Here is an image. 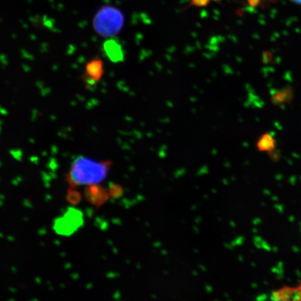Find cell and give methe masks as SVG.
Instances as JSON below:
<instances>
[{
  "label": "cell",
  "mask_w": 301,
  "mask_h": 301,
  "mask_svg": "<svg viewBox=\"0 0 301 301\" xmlns=\"http://www.w3.org/2000/svg\"><path fill=\"white\" fill-rule=\"evenodd\" d=\"M112 164L111 160L97 161L78 156L72 162L65 179L72 188L99 185L107 177Z\"/></svg>",
  "instance_id": "cell-1"
},
{
  "label": "cell",
  "mask_w": 301,
  "mask_h": 301,
  "mask_svg": "<svg viewBox=\"0 0 301 301\" xmlns=\"http://www.w3.org/2000/svg\"><path fill=\"white\" fill-rule=\"evenodd\" d=\"M125 25V15L119 8L111 5L102 6L94 15V30L100 37L112 38L120 33Z\"/></svg>",
  "instance_id": "cell-2"
},
{
  "label": "cell",
  "mask_w": 301,
  "mask_h": 301,
  "mask_svg": "<svg viewBox=\"0 0 301 301\" xmlns=\"http://www.w3.org/2000/svg\"><path fill=\"white\" fill-rule=\"evenodd\" d=\"M83 213L75 208H68L64 214L56 219L54 230L60 235L68 236L73 234L83 225Z\"/></svg>",
  "instance_id": "cell-3"
},
{
  "label": "cell",
  "mask_w": 301,
  "mask_h": 301,
  "mask_svg": "<svg viewBox=\"0 0 301 301\" xmlns=\"http://www.w3.org/2000/svg\"><path fill=\"white\" fill-rule=\"evenodd\" d=\"M85 71L86 73L83 75L84 83L89 87L94 86L103 75L104 65L102 59L96 57L89 61L85 66Z\"/></svg>",
  "instance_id": "cell-4"
},
{
  "label": "cell",
  "mask_w": 301,
  "mask_h": 301,
  "mask_svg": "<svg viewBox=\"0 0 301 301\" xmlns=\"http://www.w3.org/2000/svg\"><path fill=\"white\" fill-rule=\"evenodd\" d=\"M85 196L89 201L94 204H101L108 198L106 190L99 185L87 186L85 191Z\"/></svg>",
  "instance_id": "cell-5"
},
{
  "label": "cell",
  "mask_w": 301,
  "mask_h": 301,
  "mask_svg": "<svg viewBox=\"0 0 301 301\" xmlns=\"http://www.w3.org/2000/svg\"><path fill=\"white\" fill-rule=\"evenodd\" d=\"M103 48L106 54L113 62H119L124 59L122 48L116 41L112 39L106 41Z\"/></svg>",
  "instance_id": "cell-6"
},
{
  "label": "cell",
  "mask_w": 301,
  "mask_h": 301,
  "mask_svg": "<svg viewBox=\"0 0 301 301\" xmlns=\"http://www.w3.org/2000/svg\"><path fill=\"white\" fill-rule=\"evenodd\" d=\"M273 139L270 135H263L260 138L259 142L257 143V147L260 150H273Z\"/></svg>",
  "instance_id": "cell-7"
},
{
  "label": "cell",
  "mask_w": 301,
  "mask_h": 301,
  "mask_svg": "<svg viewBox=\"0 0 301 301\" xmlns=\"http://www.w3.org/2000/svg\"><path fill=\"white\" fill-rule=\"evenodd\" d=\"M68 197L69 198L70 201L72 203H74L75 201H77L78 200V198H80L79 194L75 190H69L68 193Z\"/></svg>",
  "instance_id": "cell-8"
},
{
  "label": "cell",
  "mask_w": 301,
  "mask_h": 301,
  "mask_svg": "<svg viewBox=\"0 0 301 301\" xmlns=\"http://www.w3.org/2000/svg\"><path fill=\"white\" fill-rule=\"evenodd\" d=\"M121 192H122V189L120 186H118V185H114L110 188V194L111 196H119L121 194Z\"/></svg>",
  "instance_id": "cell-9"
},
{
  "label": "cell",
  "mask_w": 301,
  "mask_h": 301,
  "mask_svg": "<svg viewBox=\"0 0 301 301\" xmlns=\"http://www.w3.org/2000/svg\"><path fill=\"white\" fill-rule=\"evenodd\" d=\"M298 295H299V301H301V283L299 287H297Z\"/></svg>",
  "instance_id": "cell-10"
},
{
  "label": "cell",
  "mask_w": 301,
  "mask_h": 301,
  "mask_svg": "<svg viewBox=\"0 0 301 301\" xmlns=\"http://www.w3.org/2000/svg\"><path fill=\"white\" fill-rule=\"evenodd\" d=\"M292 1L295 3H297V4H301V0H292Z\"/></svg>",
  "instance_id": "cell-11"
}]
</instances>
